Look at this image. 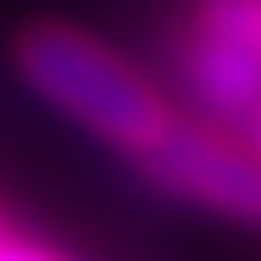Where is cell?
<instances>
[{
    "mask_svg": "<svg viewBox=\"0 0 261 261\" xmlns=\"http://www.w3.org/2000/svg\"><path fill=\"white\" fill-rule=\"evenodd\" d=\"M16 75L38 101L107 149L139 160L181 123L176 96L149 69H139L117 43L69 21H32L16 32Z\"/></svg>",
    "mask_w": 261,
    "mask_h": 261,
    "instance_id": "cell-1",
    "label": "cell"
},
{
    "mask_svg": "<svg viewBox=\"0 0 261 261\" xmlns=\"http://www.w3.org/2000/svg\"><path fill=\"white\" fill-rule=\"evenodd\" d=\"M134 165L165 197L234 224H261V149L245 128L181 112V123Z\"/></svg>",
    "mask_w": 261,
    "mask_h": 261,
    "instance_id": "cell-2",
    "label": "cell"
},
{
    "mask_svg": "<svg viewBox=\"0 0 261 261\" xmlns=\"http://www.w3.org/2000/svg\"><path fill=\"white\" fill-rule=\"evenodd\" d=\"M176 75L197 117L251 128L261 112V0H192Z\"/></svg>",
    "mask_w": 261,
    "mask_h": 261,
    "instance_id": "cell-3",
    "label": "cell"
},
{
    "mask_svg": "<svg viewBox=\"0 0 261 261\" xmlns=\"http://www.w3.org/2000/svg\"><path fill=\"white\" fill-rule=\"evenodd\" d=\"M0 261H69L64 251H54V245H43V240H32V234H21V229H0Z\"/></svg>",
    "mask_w": 261,
    "mask_h": 261,
    "instance_id": "cell-4",
    "label": "cell"
},
{
    "mask_svg": "<svg viewBox=\"0 0 261 261\" xmlns=\"http://www.w3.org/2000/svg\"><path fill=\"white\" fill-rule=\"evenodd\" d=\"M245 134H251V139H256V149H261V112L251 117V128H245Z\"/></svg>",
    "mask_w": 261,
    "mask_h": 261,
    "instance_id": "cell-5",
    "label": "cell"
},
{
    "mask_svg": "<svg viewBox=\"0 0 261 261\" xmlns=\"http://www.w3.org/2000/svg\"><path fill=\"white\" fill-rule=\"evenodd\" d=\"M0 229H6V219H0Z\"/></svg>",
    "mask_w": 261,
    "mask_h": 261,
    "instance_id": "cell-6",
    "label": "cell"
}]
</instances>
